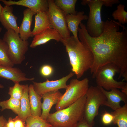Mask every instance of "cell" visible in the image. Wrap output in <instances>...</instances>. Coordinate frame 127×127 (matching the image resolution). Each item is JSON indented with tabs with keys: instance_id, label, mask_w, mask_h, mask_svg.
Instances as JSON below:
<instances>
[{
	"instance_id": "6da1fadb",
	"label": "cell",
	"mask_w": 127,
	"mask_h": 127,
	"mask_svg": "<svg viewBox=\"0 0 127 127\" xmlns=\"http://www.w3.org/2000/svg\"><path fill=\"white\" fill-rule=\"evenodd\" d=\"M78 29L80 40L92 52L93 63L90 69L94 79L98 70L109 64L115 65L119 70L118 79L127 78V29L124 26L119 31L118 22L110 20L105 21L102 33L97 37H92L88 33L86 25L81 23Z\"/></svg>"
},
{
	"instance_id": "7a4b0ae2",
	"label": "cell",
	"mask_w": 127,
	"mask_h": 127,
	"mask_svg": "<svg viewBox=\"0 0 127 127\" xmlns=\"http://www.w3.org/2000/svg\"><path fill=\"white\" fill-rule=\"evenodd\" d=\"M61 42L65 46L69 57L72 70L76 79L81 77L84 73L90 69L93 63V54L89 48L73 36Z\"/></svg>"
},
{
	"instance_id": "3957f363",
	"label": "cell",
	"mask_w": 127,
	"mask_h": 127,
	"mask_svg": "<svg viewBox=\"0 0 127 127\" xmlns=\"http://www.w3.org/2000/svg\"><path fill=\"white\" fill-rule=\"evenodd\" d=\"M86 94L68 107L49 113L46 120L53 127H76L83 119Z\"/></svg>"
},
{
	"instance_id": "277c9868",
	"label": "cell",
	"mask_w": 127,
	"mask_h": 127,
	"mask_svg": "<svg viewBox=\"0 0 127 127\" xmlns=\"http://www.w3.org/2000/svg\"><path fill=\"white\" fill-rule=\"evenodd\" d=\"M81 4L87 5L90 11L86 28L88 34L92 37L100 36L103 31L105 21H102L101 17L102 6H106V0H83Z\"/></svg>"
},
{
	"instance_id": "5b68a950",
	"label": "cell",
	"mask_w": 127,
	"mask_h": 127,
	"mask_svg": "<svg viewBox=\"0 0 127 127\" xmlns=\"http://www.w3.org/2000/svg\"><path fill=\"white\" fill-rule=\"evenodd\" d=\"M2 39L8 45V56L14 65L21 64L28 50V42L22 39L19 34L11 29L7 30Z\"/></svg>"
},
{
	"instance_id": "8992f818",
	"label": "cell",
	"mask_w": 127,
	"mask_h": 127,
	"mask_svg": "<svg viewBox=\"0 0 127 127\" xmlns=\"http://www.w3.org/2000/svg\"><path fill=\"white\" fill-rule=\"evenodd\" d=\"M89 87V80L87 78L81 80L74 79L67 85L66 91L63 94L55 108L58 111L70 105L81 97L85 95Z\"/></svg>"
},
{
	"instance_id": "52a82bcc",
	"label": "cell",
	"mask_w": 127,
	"mask_h": 127,
	"mask_svg": "<svg viewBox=\"0 0 127 127\" xmlns=\"http://www.w3.org/2000/svg\"><path fill=\"white\" fill-rule=\"evenodd\" d=\"M106 99L99 87L91 86L88 88L86 94L83 118L88 124L94 125V119L98 114L99 107Z\"/></svg>"
},
{
	"instance_id": "ba28073f",
	"label": "cell",
	"mask_w": 127,
	"mask_h": 127,
	"mask_svg": "<svg viewBox=\"0 0 127 127\" xmlns=\"http://www.w3.org/2000/svg\"><path fill=\"white\" fill-rule=\"evenodd\" d=\"M119 70L114 64H109L100 68L96 72L95 79L97 86L109 91L114 88L122 89L127 85V82L115 80L114 76Z\"/></svg>"
},
{
	"instance_id": "9c48e42d",
	"label": "cell",
	"mask_w": 127,
	"mask_h": 127,
	"mask_svg": "<svg viewBox=\"0 0 127 127\" xmlns=\"http://www.w3.org/2000/svg\"><path fill=\"white\" fill-rule=\"evenodd\" d=\"M48 13L52 27L58 32L62 38L70 36L66 20V15L55 4L54 0H48Z\"/></svg>"
},
{
	"instance_id": "30bf717a",
	"label": "cell",
	"mask_w": 127,
	"mask_h": 127,
	"mask_svg": "<svg viewBox=\"0 0 127 127\" xmlns=\"http://www.w3.org/2000/svg\"><path fill=\"white\" fill-rule=\"evenodd\" d=\"M74 75V73L71 72L66 76L55 80L50 81L46 79V81L43 82L33 81L34 89L37 93L42 97L43 94L48 92L57 91L61 89H66L67 81Z\"/></svg>"
},
{
	"instance_id": "8fae6325",
	"label": "cell",
	"mask_w": 127,
	"mask_h": 127,
	"mask_svg": "<svg viewBox=\"0 0 127 127\" xmlns=\"http://www.w3.org/2000/svg\"><path fill=\"white\" fill-rule=\"evenodd\" d=\"M105 96L106 99L103 104L114 111L120 108V102L127 103V95L117 88H114L109 91H106L100 87Z\"/></svg>"
},
{
	"instance_id": "7c38bea8",
	"label": "cell",
	"mask_w": 127,
	"mask_h": 127,
	"mask_svg": "<svg viewBox=\"0 0 127 127\" xmlns=\"http://www.w3.org/2000/svg\"><path fill=\"white\" fill-rule=\"evenodd\" d=\"M0 1L6 6L16 5L27 7L36 14L48 12V9L47 0H20L18 1L0 0Z\"/></svg>"
},
{
	"instance_id": "4fadbf2b",
	"label": "cell",
	"mask_w": 127,
	"mask_h": 127,
	"mask_svg": "<svg viewBox=\"0 0 127 127\" xmlns=\"http://www.w3.org/2000/svg\"><path fill=\"white\" fill-rule=\"evenodd\" d=\"M0 77L10 80L14 83L35 79L27 77L26 74L18 68L2 66H0Z\"/></svg>"
},
{
	"instance_id": "5bb4252c",
	"label": "cell",
	"mask_w": 127,
	"mask_h": 127,
	"mask_svg": "<svg viewBox=\"0 0 127 127\" xmlns=\"http://www.w3.org/2000/svg\"><path fill=\"white\" fill-rule=\"evenodd\" d=\"M17 17L13 13V8L11 6L5 5L0 14V22L7 30L11 29L19 34V27L17 23Z\"/></svg>"
},
{
	"instance_id": "9a60e30c",
	"label": "cell",
	"mask_w": 127,
	"mask_h": 127,
	"mask_svg": "<svg viewBox=\"0 0 127 127\" xmlns=\"http://www.w3.org/2000/svg\"><path fill=\"white\" fill-rule=\"evenodd\" d=\"M59 91L46 93L42 96L43 101L42 103V113L41 117L46 120L52 106L56 104L63 95Z\"/></svg>"
},
{
	"instance_id": "2e32d148",
	"label": "cell",
	"mask_w": 127,
	"mask_h": 127,
	"mask_svg": "<svg viewBox=\"0 0 127 127\" xmlns=\"http://www.w3.org/2000/svg\"><path fill=\"white\" fill-rule=\"evenodd\" d=\"M23 17L19 28V36L24 40H27L32 37L31 27L33 16L36 14L30 9L27 8L23 12Z\"/></svg>"
},
{
	"instance_id": "e0dca14e",
	"label": "cell",
	"mask_w": 127,
	"mask_h": 127,
	"mask_svg": "<svg viewBox=\"0 0 127 127\" xmlns=\"http://www.w3.org/2000/svg\"><path fill=\"white\" fill-rule=\"evenodd\" d=\"M34 36L30 45V47L32 48L45 44L51 40L60 41L62 38L57 31L53 28H49L44 32Z\"/></svg>"
},
{
	"instance_id": "ac0fdd59",
	"label": "cell",
	"mask_w": 127,
	"mask_h": 127,
	"mask_svg": "<svg viewBox=\"0 0 127 127\" xmlns=\"http://www.w3.org/2000/svg\"><path fill=\"white\" fill-rule=\"evenodd\" d=\"M34 28L32 31V37L45 32L48 29L52 28L50 22L48 12H40L35 16Z\"/></svg>"
},
{
	"instance_id": "d6986e66",
	"label": "cell",
	"mask_w": 127,
	"mask_h": 127,
	"mask_svg": "<svg viewBox=\"0 0 127 127\" xmlns=\"http://www.w3.org/2000/svg\"><path fill=\"white\" fill-rule=\"evenodd\" d=\"M84 14V11H81L77 12L75 15L70 14L66 16V20L68 28L76 38H78V33L79 26L81 21L87 20L88 16Z\"/></svg>"
},
{
	"instance_id": "ffe728a7",
	"label": "cell",
	"mask_w": 127,
	"mask_h": 127,
	"mask_svg": "<svg viewBox=\"0 0 127 127\" xmlns=\"http://www.w3.org/2000/svg\"><path fill=\"white\" fill-rule=\"evenodd\" d=\"M28 95L30 107L31 115L34 116H40L42 113V97L35 91L32 84L28 86Z\"/></svg>"
},
{
	"instance_id": "44dd1931",
	"label": "cell",
	"mask_w": 127,
	"mask_h": 127,
	"mask_svg": "<svg viewBox=\"0 0 127 127\" xmlns=\"http://www.w3.org/2000/svg\"><path fill=\"white\" fill-rule=\"evenodd\" d=\"M28 84L25 85L23 95L20 99V111L18 115L25 121L28 117L31 115L28 95Z\"/></svg>"
},
{
	"instance_id": "7402d4cb",
	"label": "cell",
	"mask_w": 127,
	"mask_h": 127,
	"mask_svg": "<svg viewBox=\"0 0 127 127\" xmlns=\"http://www.w3.org/2000/svg\"><path fill=\"white\" fill-rule=\"evenodd\" d=\"M114 117L113 122L118 127H127V103L112 112Z\"/></svg>"
},
{
	"instance_id": "603a6c76",
	"label": "cell",
	"mask_w": 127,
	"mask_h": 127,
	"mask_svg": "<svg viewBox=\"0 0 127 127\" xmlns=\"http://www.w3.org/2000/svg\"><path fill=\"white\" fill-rule=\"evenodd\" d=\"M77 0H55L54 2L56 5L66 15L70 14H76L75 5Z\"/></svg>"
},
{
	"instance_id": "cb8c5ba5",
	"label": "cell",
	"mask_w": 127,
	"mask_h": 127,
	"mask_svg": "<svg viewBox=\"0 0 127 127\" xmlns=\"http://www.w3.org/2000/svg\"><path fill=\"white\" fill-rule=\"evenodd\" d=\"M14 65L9 57L7 44L0 38V66L13 67Z\"/></svg>"
},
{
	"instance_id": "d4e9b609",
	"label": "cell",
	"mask_w": 127,
	"mask_h": 127,
	"mask_svg": "<svg viewBox=\"0 0 127 127\" xmlns=\"http://www.w3.org/2000/svg\"><path fill=\"white\" fill-rule=\"evenodd\" d=\"M0 106L2 111L6 109H10L18 115L20 112V102L19 100L10 97L8 100L0 101Z\"/></svg>"
},
{
	"instance_id": "484cf974",
	"label": "cell",
	"mask_w": 127,
	"mask_h": 127,
	"mask_svg": "<svg viewBox=\"0 0 127 127\" xmlns=\"http://www.w3.org/2000/svg\"><path fill=\"white\" fill-rule=\"evenodd\" d=\"M26 127H51L52 126L46 120L41 116H34L32 115L25 119Z\"/></svg>"
},
{
	"instance_id": "4316f807",
	"label": "cell",
	"mask_w": 127,
	"mask_h": 127,
	"mask_svg": "<svg viewBox=\"0 0 127 127\" xmlns=\"http://www.w3.org/2000/svg\"><path fill=\"white\" fill-rule=\"evenodd\" d=\"M125 7L124 4H120L112 14L114 19L118 20L119 23L123 24L127 23V12L125 10Z\"/></svg>"
},
{
	"instance_id": "83f0119b",
	"label": "cell",
	"mask_w": 127,
	"mask_h": 127,
	"mask_svg": "<svg viewBox=\"0 0 127 127\" xmlns=\"http://www.w3.org/2000/svg\"><path fill=\"white\" fill-rule=\"evenodd\" d=\"M14 83V85L9 88L8 94L10 97L20 100L24 92L25 85H22L19 83Z\"/></svg>"
},
{
	"instance_id": "f1b7e54d",
	"label": "cell",
	"mask_w": 127,
	"mask_h": 127,
	"mask_svg": "<svg viewBox=\"0 0 127 127\" xmlns=\"http://www.w3.org/2000/svg\"><path fill=\"white\" fill-rule=\"evenodd\" d=\"M114 120V116L111 113L105 112L102 115V122L105 125H109L113 123Z\"/></svg>"
},
{
	"instance_id": "f546056e",
	"label": "cell",
	"mask_w": 127,
	"mask_h": 127,
	"mask_svg": "<svg viewBox=\"0 0 127 127\" xmlns=\"http://www.w3.org/2000/svg\"><path fill=\"white\" fill-rule=\"evenodd\" d=\"M53 69L51 66L48 65H45L41 68L40 72L43 76L47 77L50 76L53 73Z\"/></svg>"
},
{
	"instance_id": "4dcf8cb0",
	"label": "cell",
	"mask_w": 127,
	"mask_h": 127,
	"mask_svg": "<svg viewBox=\"0 0 127 127\" xmlns=\"http://www.w3.org/2000/svg\"><path fill=\"white\" fill-rule=\"evenodd\" d=\"M14 123V127H26L25 121L18 115L13 119Z\"/></svg>"
},
{
	"instance_id": "1f68e13d",
	"label": "cell",
	"mask_w": 127,
	"mask_h": 127,
	"mask_svg": "<svg viewBox=\"0 0 127 127\" xmlns=\"http://www.w3.org/2000/svg\"><path fill=\"white\" fill-rule=\"evenodd\" d=\"M76 127H93V126L88 124L83 119L78 123Z\"/></svg>"
},
{
	"instance_id": "d6a6232c",
	"label": "cell",
	"mask_w": 127,
	"mask_h": 127,
	"mask_svg": "<svg viewBox=\"0 0 127 127\" xmlns=\"http://www.w3.org/2000/svg\"><path fill=\"white\" fill-rule=\"evenodd\" d=\"M6 127H14V121L11 117H9L8 121L6 123Z\"/></svg>"
},
{
	"instance_id": "836d02e7",
	"label": "cell",
	"mask_w": 127,
	"mask_h": 127,
	"mask_svg": "<svg viewBox=\"0 0 127 127\" xmlns=\"http://www.w3.org/2000/svg\"><path fill=\"white\" fill-rule=\"evenodd\" d=\"M7 121L3 115L0 116V127H4Z\"/></svg>"
},
{
	"instance_id": "e575fe53",
	"label": "cell",
	"mask_w": 127,
	"mask_h": 127,
	"mask_svg": "<svg viewBox=\"0 0 127 127\" xmlns=\"http://www.w3.org/2000/svg\"><path fill=\"white\" fill-rule=\"evenodd\" d=\"M121 91L127 95V85L123 88L121 89Z\"/></svg>"
},
{
	"instance_id": "d590c367",
	"label": "cell",
	"mask_w": 127,
	"mask_h": 127,
	"mask_svg": "<svg viewBox=\"0 0 127 127\" xmlns=\"http://www.w3.org/2000/svg\"><path fill=\"white\" fill-rule=\"evenodd\" d=\"M3 7L1 5V4L0 3V14H1V12L3 10Z\"/></svg>"
},
{
	"instance_id": "8d00e7d4",
	"label": "cell",
	"mask_w": 127,
	"mask_h": 127,
	"mask_svg": "<svg viewBox=\"0 0 127 127\" xmlns=\"http://www.w3.org/2000/svg\"><path fill=\"white\" fill-rule=\"evenodd\" d=\"M4 87V86L0 83V88H3Z\"/></svg>"
},
{
	"instance_id": "74e56055",
	"label": "cell",
	"mask_w": 127,
	"mask_h": 127,
	"mask_svg": "<svg viewBox=\"0 0 127 127\" xmlns=\"http://www.w3.org/2000/svg\"><path fill=\"white\" fill-rule=\"evenodd\" d=\"M2 28L0 27V33L2 31Z\"/></svg>"
},
{
	"instance_id": "f35d334b",
	"label": "cell",
	"mask_w": 127,
	"mask_h": 127,
	"mask_svg": "<svg viewBox=\"0 0 127 127\" xmlns=\"http://www.w3.org/2000/svg\"><path fill=\"white\" fill-rule=\"evenodd\" d=\"M4 127H6V126H5V125Z\"/></svg>"
},
{
	"instance_id": "ab89813d",
	"label": "cell",
	"mask_w": 127,
	"mask_h": 127,
	"mask_svg": "<svg viewBox=\"0 0 127 127\" xmlns=\"http://www.w3.org/2000/svg\"><path fill=\"white\" fill-rule=\"evenodd\" d=\"M53 127L52 126V127Z\"/></svg>"
}]
</instances>
